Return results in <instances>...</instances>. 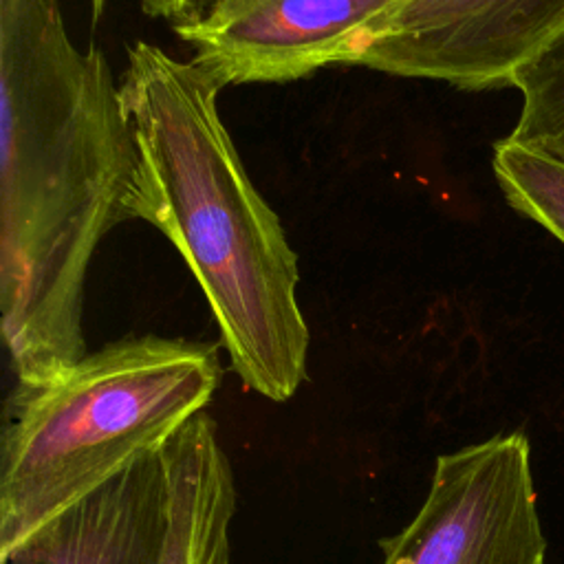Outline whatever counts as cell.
I'll return each mask as SVG.
<instances>
[{"label": "cell", "mask_w": 564, "mask_h": 564, "mask_svg": "<svg viewBox=\"0 0 564 564\" xmlns=\"http://www.w3.org/2000/svg\"><path fill=\"white\" fill-rule=\"evenodd\" d=\"M134 170L101 48L75 46L55 0H0V326L15 383L86 355L90 260L128 220Z\"/></svg>", "instance_id": "1"}, {"label": "cell", "mask_w": 564, "mask_h": 564, "mask_svg": "<svg viewBox=\"0 0 564 564\" xmlns=\"http://www.w3.org/2000/svg\"><path fill=\"white\" fill-rule=\"evenodd\" d=\"M397 0H200L174 31L220 88L293 82L346 64Z\"/></svg>", "instance_id": "6"}, {"label": "cell", "mask_w": 564, "mask_h": 564, "mask_svg": "<svg viewBox=\"0 0 564 564\" xmlns=\"http://www.w3.org/2000/svg\"><path fill=\"white\" fill-rule=\"evenodd\" d=\"M564 29V0H397L346 64L467 90L513 70Z\"/></svg>", "instance_id": "5"}, {"label": "cell", "mask_w": 564, "mask_h": 564, "mask_svg": "<svg viewBox=\"0 0 564 564\" xmlns=\"http://www.w3.org/2000/svg\"><path fill=\"white\" fill-rule=\"evenodd\" d=\"M200 0H141V9L154 18H172L174 22L196 9Z\"/></svg>", "instance_id": "11"}, {"label": "cell", "mask_w": 564, "mask_h": 564, "mask_svg": "<svg viewBox=\"0 0 564 564\" xmlns=\"http://www.w3.org/2000/svg\"><path fill=\"white\" fill-rule=\"evenodd\" d=\"M104 4H106V0H90V7H93V15H95V18H99V15H101V11H104Z\"/></svg>", "instance_id": "12"}, {"label": "cell", "mask_w": 564, "mask_h": 564, "mask_svg": "<svg viewBox=\"0 0 564 564\" xmlns=\"http://www.w3.org/2000/svg\"><path fill=\"white\" fill-rule=\"evenodd\" d=\"M119 88L137 145L128 220L150 223L183 256L242 386L289 401L308 355L297 256L220 119V84L139 40Z\"/></svg>", "instance_id": "2"}, {"label": "cell", "mask_w": 564, "mask_h": 564, "mask_svg": "<svg viewBox=\"0 0 564 564\" xmlns=\"http://www.w3.org/2000/svg\"><path fill=\"white\" fill-rule=\"evenodd\" d=\"M379 546L381 564H546L527 436L441 454L421 509Z\"/></svg>", "instance_id": "4"}, {"label": "cell", "mask_w": 564, "mask_h": 564, "mask_svg": "<svg viewBox=\"0 0 564 564\" xmlns=\"http://www.w3.org/2000/svg\"><path fill=\"white\" fill-rule=\"evenodd\" d=\"M167 516V469L159 449L2 553L0 564H159Z\"/></svg>", "instance_id": "7"}, {"label": "cell", "mask_w": 564, "mask_h": 564, "mask_svg": "<svg viewBox=\"0 0 564 564\" xmlns=\"http://www.w3.org/2000/svg\"><path fill=\"white\" fill-rule=\"evenodd\" d=\"M494 174L513 209L564 242V159L505 137L494 145Z\"/></svg>", "instance_id": "10"}, {"label": "cell", "mask_w": 564, "mask_h": 564, "mask_svg": "<svg viewBox=\"0 0 564 564\" xmlns=\"http://www.w3.org/2000/svg\"><path fill=\"white\" fill-rule=\"evenodd\" d=\"M218 348L183 337L117 339L42 383H15L0 454V555L159 452L205 412Z\"/></svg>", "instance_id": "3"}, {"label": "cell", "mask_w": 564, "mask_h": 564, "mask_svg": "<svg viewBox=\"0 0 564 564\" xmlns=\"http://www.w3.org/2000/svg\"><path fill=\"white\" fill-rule=\"evenodd\" d=\"M161 452L170 516L159 564H229L236 482L214 419L196 414Z\"/></svg>", "instance_id": "8"}, {"label": "cell", "mask_w": 564, "mask_h": 564, "mask_svg": "<svg viewBox=\"0 0 564 564\" xmlns=\"http://www.w3.org/2000/svg\"><path fill=\"white\" fill-rule=\"evenodd\" d=\"M522 108L509 139L564 159V29L511 75Z\"/></svg>", "instance_id": "9"}]
</instances>
